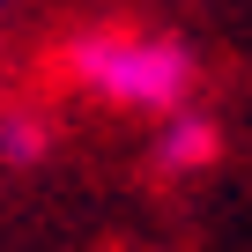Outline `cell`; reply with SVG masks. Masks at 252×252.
<instances>
[{
    "label": "cell",
    "mask_w": 252,
    "mask_h": 252,
    "mask_svg": "<svg viewBox=\"0 0 252 252\" xmlns=\"http://www.w3.org/2000/svg\"><path fill=\"white\" fill-rule=\"evenodd\" d=\"M52 119L45 111H30V104H0V163L8 171H30V163H45L52 156Z\"/></svg>",
    "instance_id": "3957f363"
},
{
    "label": "cell",
    "mask_w": 252,
    "mask_h": 252,
    "mask_svg": "<svg viewBox=\"0 0 252 252\" xmlns=\"http://www.w3.org/2000/svg\"><path fill=\"white\" fill-rule=\"evenodd\" d=\"M60 74L74 96L126 111V119H163L200 96V52L171 30H134V23H89L60 45Z\"/></svg>",
    "instance_id": "6da1fadb"
},
{
    "label": "cell",
    "mask_w": 252,
    "mask_h": 252,
    "mask_svg": "<svg viewBox=\"0 0 252 252\" xmlns=\"http://www.w3.org/2000/svg\"><path fill=\"white\" fill-rule=\"evenodd\" d=\"M149 163H156L163 178H200V171H215V163H222V126H215L200 104L163 111V119H156V149H149Z\"/></svg>",
    "instance_id": "7a4b0ae2"
}]
</instances>
